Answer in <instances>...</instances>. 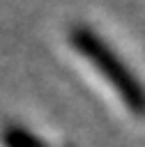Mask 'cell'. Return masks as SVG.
I'll return each mask as SVG.
<instances>
[{
    "mask_svg": "<svg viewBox=\"0 0 145 147\" xmlns=\"http://www.w3.org/2000/svg\"><path fill=\"white\" fill-rule=\"evenodd\" d=\"M69 44L115 90L127 110L133 117L145 119V85L131 71V67L110 48V44L87 25H74L69 30Z\"/></svg>",
    "mask_w": 145,
    "mask_h": 147,
    "instance_id": "obj_1",
    "label": "cell"
},
{
    "mask_svg": "<svg viewBox=\"0 0 145 147\" xmlns=\"http://www.w3.org/2000/svg\"><path fill=\"white\" fill-rule=\"evenodd\" d=\"M0 140L5 147H51L44 138L21 124H5L0 131Z\"/></svg>",
    "mask_w": 145,
    "mask_h": 147,
    "instance_id": "obj_2",
    "label": "cell"
}]
</instances>
